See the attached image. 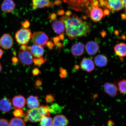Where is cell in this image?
Here are the masks:
<instances>
[{
    "label": "cell",
    "instance_id": "cell-1",
    "mask_svg": "<svg viewBox=\"0 0 126 126\" xmlns=\"http://www.w3.org/2000/svg\"><path fill=\"white\" fill-rule=\"evenodd\" d=\"M59 19L63 22L66 34L70 40L82 37L89 32L91 28L89 23L82 21L76 15L64 16Z\"/></svg>",
    "mask_w": 126,
    "mask_h": 126
},
{
    "label": "cell",
    "instance_id": "cell-2",
    "mask_svg": "<svg viewBox=\"0 0 126 126\" xmlns=\"http://www.w3.org/2000/svg\"><path fill=\"white\" fill-rule=\"evenodd\" d=\"M50 112L48 107L41 105L35 109H30L25 113L24 120L29 121L32 123L40 122L41 119L44 117H49Z\"/></svg>",
    "mask_w": 126,
    "mask_h": 126
},
{
    "label": "cell",
    "instance_id": "cell-3",
    "mask_svg": "<svg viewBox=\"0 0 126 126\" xmlns=\"http://www.w3.org/2000/svg\"><path fill=\"white\" fill-rule=\"evenodd\" d=\"M98 0H63L76 11L85 12L89 14L92 9L93 3Z\"/></svg>",
    "mask_w": 126,
    "mask_h": 126
},
{
    "label": "cell",
    "instance_id": "cell-4",
    "mask_svg": "<svg viewBox=\"0 0 126 126\" xmlns=\"http://www.w3.org/2000/svg\"><path fill=\"white\" fill-rule=\"evenodd\" d=\"M32 32L28 28H22L16 33L15 39L18 44L26 45L31 39Z\"/></svg>",
    "mask_w": 126,
    "mask_h": 126
},
{
    "label": "cell",
    "instance_id": "cell-5",
    "mask_svg": "<svg viewBox=\"0 0 126 126\" xmlns=\"http://www.w3.org/2000/svg\"><path fill=\"white\" fill-rule=\"evenodd\" d=\"M32 40L35 45L42 47L46 46L48 37L45 32L38 31L34 32L31 37Z\"/></svg>",
    "mask_w": 126,
    "mask_h": 126
},
{
    "label": "cell",
    "instance_id": "cell-6",
    "mask_svg": "<svg viewBox=\"0 0 126 126\" xmlns=\"http://www.w3.org/2000/svg\"><path fill=\"white\" fill-rule=\"evenodd\" d=\"M106 7L113 12L118 11L125 8L123 0H106Z\"/></svg>",
    "mask_w": 126,
    "mask_h": 126
},
{
    "label": "cell",
    "instance_id": "cell-7",
    "mask_svg": "<svg viewBox=\"0 0 126 126\" xmlns=\"http://www.w3.org/2000/svg\"><path fill=\"white\" fill-rule=\"evenodd\" d=\"M13 45V39L9 34H3L0 38V47L5 49H9Z\"/></svg>",
    "mask_w": 126,
    "mask_h": 126
},
{
    "label": "cell",
    "instance_id": "cell-8",
    "mask_svg": "<svg viewBox=\"0 0 126 126\" xmlns=\"http://www.w3.org/2000/svg\"><path fill=\"white\" fill-rule=\"evenodd\" d=\"M19 60L21 64L25 65H30L32 64L33 58L32 55L29 51L20 52L18 54Z\"/></svg>",
    "mask_w": 126,
    "mask_h": 126
},
{
    "label": "cell",
    "instance_id": "cell-9",
    "mask_svg": "<svg viewBox=\"0 0 126 126\" xmlns=\"http://www.w3.org/2000/svg\"><path fill=\"white\" fill-rule=\"evenodd\" d=\"M80 67L83 70L88 72H92L94 70L95 66L92 60L87 58H84L80 63Z\"/></svg>",
    "mask_w": 126,
    "mask_h": 126
},
{
    "label": "cell",
    "instance_id": "cell-10",
    "mask_svg": "<svg viewBox=\"0 0 126 126\" xmlns=\"http://www.w3.org/2000/svg\"><path fill=\"white\" fill-rule=\"evenodd\" d=\"M90 14L91 20L94 22L100 21L104 16L103 11L100 8H93L91 9Z\"/></svg>",
    "mask_w": 126,
    "mask_h": 126
},
{
    "label": "cell",
    "instance_id": "cell-11",
    "mask_svg": "<svg viewBox=\"0 0 126 126\" xmlns=\"http://www.w3.org/2000/svg\"><path fill=\"white\" fill-rule=\"evenodd\" d=\"M117 87L114 83L107 82L104 84L103 89L105 92L110 96L114 97L117 95Z\"/></svg>",
    "mask_w": 126,
    "mask_h": 126
},
{
    "label": "cell",
    "instance_id": "cell-12",
    "mask_svg": "<svg viewBox=\"0 0 126 126\" xmlns=\"http://www.w3.org/2000/svg\"><path fill=\"white\" fill-rule=\"evenodd\" d=\"M32 8L36 9L51 7L54 5L50 0H32Z\"/></svg>",
    "mask_w": 126,
    "mask_h": 126
},
{
    "label": "cell",
    "instance_id": "cell-13",
    "mask_svg": "<svg viewBox=\"0 0 126 126\" xmlns=\"http://www.w3.org/2000/svg\"><path fill=\"white\" fill-rule=\"evenodd\" d=\"M87 53L90 56H93L96 54L99 50V46L97 43L93 41L87 42L85 46Z\"/></svg>",
    "mask_w": 126,
    "mask_h": 126
},
{
    "label": "cell",
    "instance_id": "cell-14",
    "mask_svg": "<svg viewBox=\"0 0 126 126\" xmlns=\"http://www.w3.org/2000/svg\"><path fill=\"white\" fill-rule=\"evenodd\" d=\"M15 8V4L13 0H4L1 5V10L6 13L12 12Z\"/></svg>",
    "mask_w": 126,
    "mask_h": 126
},
{
    "label": "cell",
    "instance_id": "cell-15",
    "mask_svg": "<svg viewBox=\"0 0 126 126\" xmlns=\"http://www.w3.org/2000/svg\"><path fill=\"white\" fill-rule=\"evenodd\" d=\"M84 48L85 47L83 44L81 42H78L72 46L71 51L73 56H79L83 54Z\"/></svg>",
    "mask_w": 126,
    "mask_h": 126
},
{
    "label": "cell",
    "instance_id": "cell-16",
    "mask_svg": "<svg viewBox=\"0 0 126 126\" xmlns=\"http://www.w3.org/2000/svg\"><path fill=\"white\" fill-rule=\"evenodd\" d=\"M53 126H67L69 122L66 116L63 115H58L53 120Z\"/></svg>",
    "mask_w": 126,
    "mask_h": 126
},
{
    "label": "cell",
    "instance_id": "cell-17",
    "mask_svg": "<svg viewBox=\"0 0 126 126\" xmlns=\"http://www.w3.org/2000/svg\"><path fill=\"white\" fill-rule=\"evenodd\" d=\"M51 27L54 32L58 34L63 32L65 28L64 23L60 20H56L52 23Z\"/></svg>",
    "mask_w": 126,
    "mask_h": 126
},
{
    "label": "cell",
    "instance_id": "cell-18",
    "mask_svg": "<svg viewBox=\"0 0 126 126\" xmlns=\"http://www.w3.org/2000/svg\"><path fill=\"white\" fill-rule=\"evenodd\" d=\"M26 103V100L23 96L18 95L15 96L12 100V103L15 108L21 109L24 107Z\"/></svg>",
    "mask_w": 126,
    "mask_h": 126
},
{
    "label": "cell",
    "instance_id": "cell-19",
    "mask_svg": "<svg viewBox=\"0 0 126 126\" xmlns=\"http://www.w3.org/2000/svg\"><path fill=\"white\" fill-rule=\"evenodd\" d=\"M12 109V104L9 99L4 97L0 100V110L4 113L9 112Z\"/></svg>",
    "mask_w": 126,
    "mask_h": 126
},
{
    "label": "cell",
    "instance_id": "cell-20",
    "mask_svg": "<svg viewBox=\"0 0 126 126\" xmlns=\"http://www.w3.org/2000/svg\"><path fill=\"white\" fill-rule=\"evenodd\" d=\"M30 51L32 56L36 58L42 57L44 53L43 47L36 45L30 47Z\"/></svg>",
    "mask_w": 126,
    "mask_h": 126
},
{
    "label": "cell",
    "instance_id": "cell-21",
    "mask_svg": "<svg viewBox=\"0 0 126 126\" xmlns=\"http://www.w3.org/2000/svg\"><path fill=\"white\" fill-rule=\"evenodd\" d=\"M38 97L31 95L28 97L26 101L27 106L30 109H35L39 107V102Z\"/></svg>",
    "mask_w": 126,
    "mask_h": 126
},
{
    "label": "cell",
    "instance_id": "cell-22",
    "mask_svg": "<svg viewBox=\"0 0 126 126\" xmlns=\"http://www.w3.org/2000/svg\"><path fill=\"white\" fill-rule=\"evenodd\" d=\"M94 62L97 67H103L107 65L108 61L107 57L105 55L99 54L94 57Z\"/></svg>",
    "mask_w": 126,
    "mask_h": 126
},
{
    "label": "cell",
    "instance_id": "cell-23",
    "mask_svg": "<svg viewBox=\"0 0 126 126\" xmlns=\"http://www.w3.org/2000/svg\"><path fill=\"white\" fill-rule=\"evenodd\" d=\"M114 50L116 55L121 57H124L126 55V46L125 44L120 43L116 45Z\"/></svg>",
    "mask_w": 126,
    "mask_h": 126
},
{
    "label": "cell",
    "instance_id": "cell-24",
    "mask_svg": "<svg viewBox=\"0 0 126 126\" xmlns=\"http://www.w3.org/2000/svg\"><path fill=\"white\" fill-rule=\"evenodd\" d=\"M10 126H26L23 120L18 118H12L9 123Z\"/></svg>",
    "mask_w": 126,
    "mask_h": 126
},
{
    "label": "cell",
    "instance_id": "cell-25",
    "mask_svg": "<svg viewBox=\"0 0 126 126\" xmlns=\"http://www.w3.org/2000/svg\"><path fill=\"white\" fill-rule=\"evenodd\" d=\"M50 113L54 114H59L61 112L63 108L57 103L53 104L49 107H48Z\"/></svg>",
    "mask_w": 126,
    "mask_h": 126
},
{
    "label": "cell",
    "instance_id": "cell-26",
    "mask_svg": "<svg viewBox=\"0 0 126 126\" xmlns=\"http://www.w3.org/2000/svg\"><path fill=\"white\" fill-rule=\"evenodd\" d=\"M41 126H53V119L49 117H42L40 121Z\"/></svg>",
    "mask_w": 126,
    "mask_h": 126
},
{
    "label": "cell",
    "instance_id": "cell-27",
    "mask_svg": "<svg viewBox=\"0 0 126 126\" xmlns=\"http://www.w3.org/2000/svg\"><path fill=\"white\" fill-rule=\"evenodd\" d=\"M118 89L119 92L122 94H125L126 90V81L125 79L120 81L117 83Z\"/></svg>",
    "mask_w": 126,
    "mask_h": 126
},
{
    "label": "cell",
    "instance_id": "cell-28",
    "mask_svg": "<svg viewBox=\"0 0 126 126\" xmlns=\"http://www.w3.org/2000/svg\"><path fill=\"white\" fill-rule=\"evenodd\" d=\"M47 60L46 58L42 57L38 58H33V62L35 65L39 66L44 63Z\"/></svg>",
    "mask_w": 126,
    "mask_h": 126
},
{
    "label": "cell",
    "instance_id": "cell-29",
    "mask_svg": "<svg viewBox=\"0 0 126 126\" xmlns=\"http://www.w3.org/2000/svg\"><path fill=\"white\" fill-rule=\"evenodd\" d=\"M13 114L15 117L18 118L22 116L24 114V113L23 110L21 109H16L13 111Z\"/></svg>",
    "mask_w": 126,
    "mask_h": 126
},
{
    "label": "cell",
    "instance_id": "cell-30",
    "mask_svg": "<svg viewBox=\"0 0 126 126\" xmlns=\"http://www.w3.org/2000/svg\"><path fill=\"white\" fill-rule=\"evenodd\" d=\"M54 96L51 94H48L46 97V100L47 103H50L53 102L54 100Z\"/></svg>",
    "mask_w": 126,
    "mask_h": 126
},
{
    "label": "cell",
    "instance_id": "cell-31",
    "mask_svg": "<svg viewBox=\"0 0 126 126\" xmlns=\"http://www.w3.org/2000/svg\"><path fill=\"white\" fill-rule=\"evenodd\" d=\"M0 126H10L7 120L4 119H0Z\"/></svg>",
    "mask_w": 126,
    "mask_h": 126
},
{
    "label": "cell",
    "instance_id": "cell-32",
    "mask_svg": "<svg viewBox=\"0 0 126 126\" xmlns=\"http://www.w3.org/2000/svg\"><path fill=\"white\" fill-rule=\"evenodd\" d=\"M60 72V76L61 78H65L68 74L67 71L64 69H61Z\"/></svg>",
    "mask_w": 126,
    "mask_h": 126
},
{
    "label": "cell",
    "instance_id": "cell-33",
    "mask_svg": "<svg viewBox=\"0 0 126 126\" xmlns=\"http://www.w3.org/2000/svg\"><path fill=\"white\" fill-rule=\"evenodd\" d=\"M33 75L34 76L38 75L41 73V72L38 68L36 67L33 69L32 71Z\"/></svg>",
    "mask_w": 126,
    "mask_h": 126
},
{
    "label": "cell",
    "instance_id": "cell-34",
    "mask_svg": "<svg viewBox=\"0 0 126 126\" xmlns=\"http://www.w3.org/2000/svg\"><path fill=\"white\" fill-rule=\"evenodd\" d=\"M21 25L23 27V28H27L29 27L30 25V23L28 20H26L21 23Z\"/></svg>",
    "mask_w": 126,
    "mask_h": 126
},
{
    "label": "cell",
    "instance_id": "cell-35",
    "mask_svg": "<svg viewBox=\"0 0 126 126\" xmlns=\"http://www.w3.org/2000/svg\"><path fill=\"white\" fill-rule=\"evenodd\" d=\"M30 47L27 46L26 45H22L20 47V49L22 51H30Z\"/></svg>",
    "mask_w": 126,
    "mask_h": 126
},
{
    "label": "cell",
    "instance_id": "cell-36",
    "mask_svg": "<svg viewBox=\"0 0 126 126\" xmlns=\"http://www.w3.org/2000/svg\"><path fill=\"white\" fill-rule=\"evenodd\" d=\"M42 82L40 79H37L36 80L35 85L36 89L38 88L42 84Z\"/></svg>",
    "mask_w": 126,
    "mask_h": 126
},
{
    "label": "cell",
    "instance_id": "cell-37",
    "mask_svg": "<svg viewBox=\"0 0 126 126\" xmlns=\"http://www.w3.org/2000/svg\"><path fill=\"white\" fill-rule=\"evenodd\" d=\"M47 46L50 49H52L54 46V44L51 41L48 42L46 44Z\"/></svg>",
    "mask_w": 126,
    "mask_h": 126
},
{
    "label": "cell",
    "instance_id": "cell-38",
    "mask_svg": "<svg viewBox=\"0 0 126 126\" xmlns=\"http://www.w3.org/2000/svg\"><path fill=\"white\" fill-rule=\"evenodd\" d=\"M56 18V15L55 13L52 14L50 16L49 18L50 19L52 20H55Z\"/></svg>",
    "mask_w": 126,
    "mask_h": 126
},
{
    "label": "cell",
    "instance_id": "cell-39",
    "mask_svg": "<svg viewBox=\"0 0 126 126\" xmlns=\"http://www.w3.org/2000/svg\"><path fill=\"white\" fill-rule=\"evenodd\" d=\"M60 40V39L59 37H58V36H56V37L53 38V41L55 45H56L57 43L59 42Z\"/></svg>",
    "mask_w": 126,
    "mask_h": 126
},
{
    "label": "cell",
    "instance_id": "cell-40",
    "mask_svg": "<svg viewBox=\"0 0 126 126\" xmlns=\"http://www.w3.org/2000/svg\"><path fill=\"white\" fill-rule=\"evenodd\" d=\"M99 2L100 4L102 6H105L106 5V0H99Z\"/></svg>",
    "mask_w": 126,
    "mask_h": 126
},
{
    "label": "cell",
    "instance_id": "cell-41",
    "mask_svg": "<svg viewBox=\"0 0 126 126\" xmlns=\"http://www.w3.org/2000/svg\"><path fill=\"white\" fill-rule=\"evenodd\" d=\"M12 60L14 63H16L18 62V60L16 57H14L12 58Z\"/></svg>",
    "mask_w": 126,
    "mask_h": 126
},
{
    "label": "cell",
    "instance_id": "cell-42",
    "mask_svg": "<svg viewBox=\"0 0 126 126\" xmlns=\"http://www.w3.org/2000/svg\"><path fill=\"white\" fill-rule=\"evenodd\" d=\"M104 16H105V15H109L110 12L108 9H105L104 11Z\"/></svg>",
    "mask_w": 126,
    "mask_h": 126
},
{
    "label": "cell",
    "instance_id": "cell-43",
    "mask_svg": "<svg viewBox=\"0 0 126 126\" xmlns=\"http://www.w3.org/2000/svg\"><path fill=\"white\" fill-rule=\"evenodd\" d=\"M56 45L60 48H61L63 46V44L59 42H58L57 43Z\"/></svg>",
    "mask_w": 126,
    "mask_h": 126
},
{
    "label": "cell",
    "instance_id": "cell-44",
    "mask_svg": "<svg viewBox=\"0 0 126 126\" xmlns=\"http://www.w3.org/2000/svg\"><path fill=\"white\" fill-rule=\"evenodd\" d=\"M60 39H61V40L63 41L64 39V36L63 34H61L60 35L59 37Z\"/></svg>",
    "mask_w": 126,
    "mask_h": 126
},
{
    "label": "cell",
    "instance_id": "cell-45",
    "mask_svg": "<svg viewBox=\"0 0 126 126\" xmlns=\"http://www.w3.org/2000/svg\"><path fill=\"white\" fill-rule=\"evenodd\" d=\"M72 12L70 11H68L66 12L65 15L67 16H69L72 15Z\"/></svg>",
    "mask_w": 126,
    "mask_h": 126
},
{
    "label": "cell",
    "instance_id": "cell-46",
    "mask_svg": "<svg viewBox=\"0 0 126 126\" xmlns=\"http://www.w3.org/2000/svg\"><path fill=\"white\" fill-rule=\"evenodd\" d=\"M64 13V11L63 10H61L59 11L58 13V14L59 15H62Z\"/></svg>",
    "mask_w": 126,
    "mask_h": 126
},
{
    "label": "cell",
    "instance_id": "cell-47",
    "mask_svg": "<svg viewBox=\"0 0 126 126\" xmlns=\"http://www.w3.org/2000/svg\"><path fill=\"white\" fill-rule=\"evenodd\" d=\"M3 54V51L2 49L0 48V59H1V57L2 56Z\"/></svg>",
    "mask_w": 126,
    "mask_h": 126
},
{
    "label": "cell",
    "instance_id": "cell-48",
    "mask_svg": "<svg viewBox=\"0 0 126 126\" xmlns=\"http://www.w3.org/2000/svg\"><path fill=\"white\" fill-rule=\"evenodd\" d=\"M121 16H122L123 19H125L126 18V14H122V15H121Z\"/></svg>",
    "mask_w": 126,
    "mask_h": 126
},
{
    "label": "cell",
    "instance_id": "cell-49",
    "mask_svg": "<svg viewBox=\"0 0 126 126\" xmlns=\"http://www.w3.org/2000/svg\"><path fill=\"white\" fill-rule=\"evenodd\" d=\"M102 35V37H104L106 35V33L104 31H102L101 33Z\"/></svg>",
    "mask_w": 126,
    "mask_h": 126
},
{
    "label": "cell",
    "instance_id": "cell-50",
    "mask_svg": "<svg viewBox=\"0 0 126 126\" xmlns=\"http://www.w3.org/2000/svg\"><path fill=\"white\" fill-rule=\"evenodd\" d=\"M114 33L116 35H118L119 34V32L117 31H114Z\"/></svg>",
    "mask_w": 126,
    "mask_h": 126
},
{
    "label": "cell",
    "instance_id": "cell-51",
    "mask_svg": "<svg viewBox=\"0 0 126 126\" xmlns=\"http://www.w3.org/2000/svg\"><path fill=\"white\" fill-rule=\"evenodd\" d=\"M75 69H76L77 70H78L79 68V67L78 65H75Z\"/></svg>",
    "mask_w": 126,
    "mask_h": 126
},
{
    "label": "cell",
    "instance_id": "cell-52",
    "mask_svg": "<svg viewBox=\"0 0 126 126\" xmlns=\"http://www.w3.org/2000/svg\"><path fill=\"white\" fill-rule=\"evenodd\" d=\"M123 1L124 4V6H125V8L126 7V0H123Z\"/></svg>",
    "mask_w": 126,
    "mask_h": 126
},
{
    "label": "cell",
    "instance_id": "cell-53",
    "mask_svg": "<svg viewBox=\"0 0 126 126\" xmlns=\"http://www.w3.org/2000/svg\"><path fill=\"white\" fill-rule=\"evenodd\" d=\"M122 38L123 39H124V40H125L126 39V37L125 35H123L122 36Z\"/></svg>",
    "mask_w": 126,
    "mask_h": 126
},
{
    "label": "cell",
    "instance_id": "cell-54",
    "mask_svg": "<svg viewBox=\"0 0 126 126\" xmlns=\"http://www.w3.org/2000/svg\"><path fill=\"white\" fill-rule=\"evenodd\" d=\"M2 66H1V64L0 63V73L1 71V70H2Z\"/></svg>",
    "mask_w": 126,
    "mask_h": 126
}]
</instances>
